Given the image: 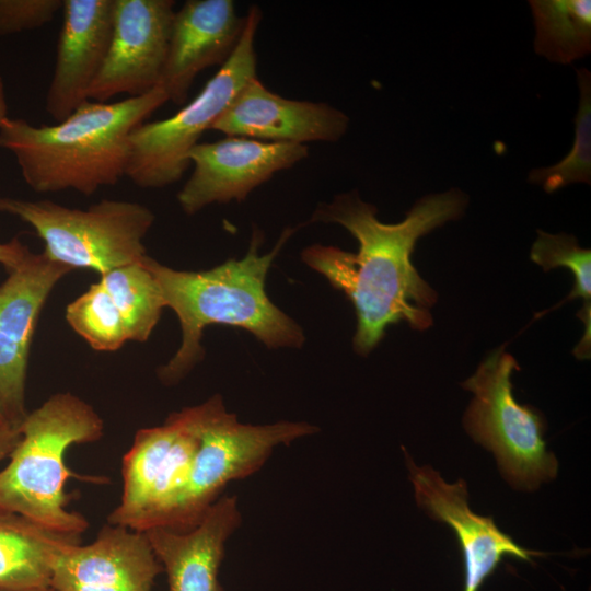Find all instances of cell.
Segmentation results:
<instances>
[{
	"mask_svg": "<svg viewBox=\"0 0 591 591\" xmlns=\"http://www.w3.org/2000/svg\"><path fill=\"white\" fill-rule=\"evenodd\" d=\"M78 542L80 535L55 533L20 514L0 512V590L50 587L56 558Z\"/></svg>",
	"mask_w": 591,
	"mask_h": 591,
	"instance_id": "d6986e66",
	"label": "cell"
},
{
	"mask_svg": "<svg viewBox=\"0 0 591 591\" xmlns=\"http://www.w3.org/2000/svg\"><path fill=\"white\" fill-rule=\"evenodd\" d=\"M260 20L259 8L251 7L233 53L193 101L173 116L142 123L131 131L125 176L134 184L141 188H163L182 178L190 164L189 151L212 128L243 85L256 76L255 36Z\"/></svg>",
	"mask_w": 591,
	"mask_h": 591,
	"instance_id": "8992f818",
	"label": "cell"
},
{
	"mask_svg": "<svg viewBox=\"0 0 591 591\" xmlns=\"http://www.w3.org/2000/svg\"><path fill=\"white\" fill-rule=\"evenodd\" d=\"M405 459L417 505L456 536L463 555L464 591H478L507 556L532 563L533 556L543 555L519 545L491 517L473 512L463 479L449 484L431 466L418 467L407 452Z\"/></svg>",
	"mask_w": 591,
	"mask_h": 591,
	"instance_id": "4fadbf2b",
	"label": "cell"
},
{
	"mask_svg": "<svg viewBox=\"0 0 591 591\" xmlns=\"http://www.w3.org/2000/svg\"><path fill=\"white\" fill-rule=\"evenodd\" d=\"M235 496L218 498L190 530L153 528L146 535L166 573L169 591H227L219 570L229 537L241 525Z\"/></svg>",
	"mask_w": 591,
	"mask_h": 591,
	"instance_id": "ac0fdd59",
	"label": "cell"
},
{
	"mask_svg": "<svg viewBox=\"0 0 591 591\" xmlns=\"http://www.w3.org/2000/svg\"><path fill=\"white\" fill-rule=\"evenodd\" d=\"M20 429L9 425H0V461L10 455L20 441Z\"/></svg>",
	"mask_w": 591,
	"mask_h": 591,
	"instance_id": "4316f807",
	"label": "cell"
},
{
	"mask_svg": "<svg viewBox=\"0 0 591 591\" xmlns=\"http://www.w3.org/2000/svg\"><path fill=\"white\" fill-rule=\"evenodd\" d=\"M308 153L305 144L235 136L197 143L187 155L194 171L178 192L177 201L188 216L215 202L243 201L257 186L292 167Z\"/></svg>",
	"mask_w": 591,
	"mask_h": 591,
	"instance_id": "7c38bea8",
	"label": "cell"
},
{
	"mask_svg": "<svg viewBox=\"0 0 591 591\" xmlns=\"http://www.w3.org/2000/svg\"><path fill=\"white\" fill-rule=\"evenodd\" d=\"M70 271L44 252H30L0 286V413L15 429L28 414L26 370L38 317L56 283Z\"/></svg>",
	"mask_w": 591,
	"mask_h": 591,
	"instance_id": "30bf717a",
	"label": "cell"
},
{
	"mask_svg": "<svg viewBox=\"0 0 591 591\" xmlns=\"http://www.w3.org/2000/svg\"><path fill=\"white\" fill-rule=\"evenodd\" d=\"M0 591H8V590H0ZM19 591H57V590L54 589V588L50 586V587L42 588V589L19 590Z\"/></svg>",
	"mask_w": 591,
	"mask_h": 591,
	"instance_id": "f1b7e54d",
	"label": "cell"
},
{
	"mask_svg": "<svg viewBox=\"0 0 591 591\" xmlns=\"http://www.w3.org/2000/svg\"><path fill=\"white\" fill-rule=\"evenodd\" d=\"M167 101L159 85L118 102L88 100L56 125L8 117L0 147L13 154L34 192L73 189L89 196L125 176L131 131Z\"/></svg>",
	"mask_w": 591,
	"mask_h": 591,
	"instance_id": "3957f363",
	"label": "cell"
},
{
	"mask_svg": "<svg viewBox=\"0 0 591 591\" xmlns=\"http://www.w3.org/2000/svg\"><path fill=\"white\" fill-rule=\"evenodd\" d=\"M163 571L144 532L107 523L86 545H68L53 566L57 591H152Z\"/></svg>",
	"mask_w": 591,
	"mask_h": 591,
	"instance_id": "5bb4252c",
	"label": "cell"
},
{
	"mask_svg": "<svg viewBox=\"0 0 591 591\" xmlns=\"http://www.w3.org/2000/svg\"><path fill=\"white\" fill-rule=\"evenodd\" d=\"M349 127V117L324 102L282 97L251 78L213 124L225 136L266 142L304 144L335 142Z\"/></svg>",
	"mask_w": 591,
	"mask_h": 591,
	"instance_id": "9a60e30c",
	"label": "cell"
},
{
	"mask_svg": "<svg viewBox=\"0 0 591 591\" xmlns=\"http://www.w3.org/2000/svg\"><path fill=\"white\" fill-rule=\"evenodd\" d=\"M62 5L63 0H0V36L42 27Z\"/></svg>",
	"mask_w": 591,
	"mask_h": 591,
	"instance_id": "d4e9b609",
	"label": "cell"
},
{
	"mask_svg": "<svg viewBox=\"0 0 591 591\" xmlns=\"http://www.w3.org/2000/svg\"><path fill=\"white\" fill-rule=\"evenodd\" d=\"M245 25L231 0H188L175 11L160 86L169 101L183 104L196 76L222 66Z\"/></svg>",
	"mask_w": 591,
	"mask_h": 591,
	"instance_id": "e0dca14e",
	"label": "cell"
},
{
	"mask_svg": "<svg viewBox=\"0 0 591 591\" xmlns=\"http://www.w3.org/2000/svg\"><path fill=\"white\" fill-rule=\"evenodd\" d=\"M188 409L199 444L171 529L178 532L194 528L229 483L257 472L275 448L318 431L304 421L241 424L218 394Z\"/></svg>",
	"mask_w": 591,
	"mask_h": 591,
	"instance_id": "ba28073f",
	"label": "cell"
},
{
	"mask_svg": "<svg viewBox=\"0 0 591 591\" xmlns=\"http://www.w3.org/2000/svg\"><path fill=\"white\" fill-rule=\"evenodd\" d=\"M297 228L282 231L274 248L258 252L263 233L254 229L248 250L241 259L231 258L208 270H176L146 255V268L161 290L165 308L177 315L182 343L174 356L158 368L164 385L181 382L198 364L205 351L202 332L211 324L239 327L268 348H300L305 336L301 326L268 298L265 281L281 247Z\"/></svg>",
	"mask_w": 591,
	"mask_h": 591,
	"instance_id": "7a4b0ae2",
	"label": "cell"
},
{
	"mask_svg": "<svg viewBox=\"0 0 591 591\" xmlns=\"http://www.w3.org/2000/svg\"><path fill=\"white\" fill-rule=\"evenodd\" d=\"M535 25L534 50L563 65L591 50L590 0H531Z\"/></svg>",
	"mask_w": 591,
	"mask_h": 591,
	"instance_id": "ffe728a7",
	"label": "cell"
},
{
	"mask_svg": "<svg viewBox=\"0 0 591 591\" xmlns=\"http://www.w3.org/2000/svg\"><path fill=\"white\" fill-rule=\"evenodd\" d=\"M0 212L32 225L53 260L101 275L142 260L143 239L155 219L141 204L112 199L82 210L48 199L0 197Z\"/></svg>",
	"mask_w": 591,
	"mask_h": 591,
	"instance_id": "5b68a950",
	"label": "cell"
},
{
	"mask_svg": "<svg viewBox=\"0 0 591 591\" xmlns=\"http://www.w3.org/2000/svg\"><path fill=\"white\" fill-rule=\"evenodd\" d=\"M66 320L97 351L118 350L128 340L120 313L101 281L67 305Z\"/></svg>",
	"mask_w": 591,
	"mask_h": 591,
	"instance_id": "603a6c76",
	"label": "cell"
},
{
	"mask_svg": "<svg viewBox=\"0 0 591 591\" xmlns=\"http://www.w3.org/2000/svg\"><path fill=\"white\" fill-rule=\"evenodd\" d=\"M114 0H63L45 109L58 123L86 102L109 47Z\"/></svg>",
	"mask_w": 591,
	"mask_h": 591,
	"instance_id": "2e32d148",
	"label": "cell"
},
{
	"mask_svg": "<svg viewBox=\"0 0 591 591\" xmlns=\"http://www.w3.org/2000/svg\"><path fill=\"white\" fill-rule=\"evenodd\" d=\"M0 425H9L0 413ZM10 426V425H9ZM13 428V427H12Z\"/></svg>",
	"mask_w": 591,
	"mask_h": 591,
	"instance_id": "f546056e",
	"label": "cell"
},
{
	"mask_svg": "<svg viewBox=\"0 0 591 591\" xmlns=\"http://www.w3.org/2000/svg\"><path fill=\"white\" fill-rule=\"evenodd\" d=\"M514 370H519L517 360L500 347L461 384L474 394L463 425L477 443L494 453L501 475L513 488L535 490L556 477L558 462L547 451L541 413L513 396Z\"/></svg>",
	"mask_w": 591,
	"mask_h": 591,
	"instance_id": "52a82bcc",
	"label": "cell"
},
{
	"mask_svg": "<svg viewBox=\"0 0 591 591\" xmlns=\"http://www.w3.org/2000/svg\"><path fill=\"white\" fill-rule=\"evenodd\" d=\"M199 444L188 407L139 429L123 459V494L107 521L146 532L172 529Z\"/></svg>",
	"mask_w": 591,
	"mask_h": 591,
	"instance_id": "9c48e42d",
	"label": "cell"
},
{
	"mask_svg": "<svg viewBox=\"0 0 591 591\" xmlns=\"http://www.w3.org/2000/svg\"><path fill=\"white\" fill-rule=\"evenodd\" d=\"M31 251L18 237L0 243V264L11 270L21 264Z\"/></svg>",
	"mask_w": 591,
	"mask_h": 591,
	"instance_id": "484cf974",
	"label": "cell"
},
{
	"mask_svg": "<svg viewBox=\"0 0 591 591\" xmlns=\"http://www.w3.org/2000/svg\"><path fill=\"white\" fill-rule=\"evenodd\" d=\"M468 199L450 189L419 199L398 223H383L376 207L363 201L357 190L320 204L310 222L336 223L358 242L357 253L313 244L302 260L341 291L355 308L357 328L354 349L367 356L385 335L387 326L406 322L416 331L432 325L430 309L437 292L412 263L421 236L463 216Z\"/></svg>",
	"mask_w": 591,
	"mask_h": 591,
	"instance_id": "6da1fadb",
	"label": "cell"
},
{
	"mask_svg": "<svg viewBox=\"0 0 591 591\" xmlns=\"http://www.w3.org/2000/svg\"><path fill=\"white\" fill-rule=\"evenodd\" d=\"M576 72L580 96L572 148L557 164L534 169L529 174V181L547 193L572 183H591V73L586 68Z\"/></svg>",
	"mask_w": 591,
	"mask_h": 591,
	"instance_id": "7402d4cb",
	"label": "cell"
},
{
	"mask_svg": "<svg viewBox=\"0 0 591 591\" xmlns=\"http://www.w3.org/2000/svg\"><path fill=\"white\" fill-rule=\"evenodd\" d=\"M8 118V103L4 90V83L0 76V128Z\"/></svg>",
	"mask_w": 591,
	"mask_h": 591,
	"instance_id": "83f0119b",
	"label": "cell"
},
{
	"mask_svg": "<svg viewBox=\"0 0 591 591\" xmlns=\"http://www.w3.org/2000/svg\"><path fill=\"white\" fill-rule=\"evenodd\" d=\"M100 281L120 313L127 339L148 340L165 303L157 280L142 260L103 274Z\"/></svg>",
	"mask_w": 591,
	"mask_h": 591,
	"instance_id": "44dd1931",
	"label": "cell"
},
{
	"mask_svg": "<svg viewBox=\"0 0 591 591\" xmlns=\"http://www.w3.org/2000/svg\"><path fill=\"white\" fill-rule=\"evenodd\" d=\"M175 2L114 0L113 31L104 63L88 99L146 94L160 85L166 61Z\"/></svg>",
	"mask_w": 591,
	"mask_h": 591,
	"instance_id": "8fae6325",
	"label": "cell"
},
{
	"mask_svg": "<svg viewBox=\"0 0 591 591\" xmlns=\"http://www.w3.org/2000/svg\"><path fill=\"white\" fill-rule=\"evenodd\" d=\"M537 233L531 248V259L545 271L558 267L569 269L575 283L567 300L582 298L583 305H591V251L581 247L570 234H549L540 230Z\"/></svg>",
	"mask_w": 591,
	"mask_h": 591,
	"instance_id": "cb8c5ba5",
	"label": "cell"
},
{
	"mask_svg": "<svg viewBox=\"0 0 591 591\" xmlns=\"http://www.w3.org/2000/svg\"><path fill=\"white\" fill-rule=\"evenodd\" d=\"M21 438L0 471V512L20 514L59 534L80 535L83 514L67 510L65 484L76 476L65 463L73 444L100 440L104 422L85 401L70 392L51 395L28 413Z\"/></svg>",
	"mask_w": 591,
	"mask_h": 591,
	"instance_id": "277c9868",
	"label": "cell"
}]
</instances>
